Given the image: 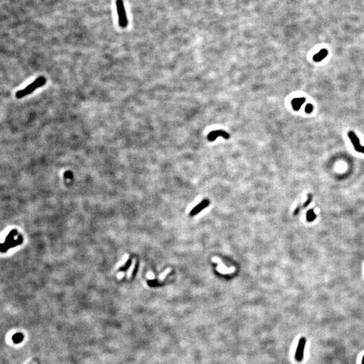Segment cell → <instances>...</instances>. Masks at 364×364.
I'll return each instance as SVG.
<instances>
[{
	"mask_svg": "<svg viewBox=\"0 0 364 364\" xmlns=\"http://www.w3.org/2000/svg\"><path fill=\"white\" fill-rule=\"evenodd\" d=\"M316 219V215L314 213V209H310L306 213V220L309 223L314 221Z\"/></svg>",
	"mask_w": 364,
	"mask_h": 364,
	"instance_id": "obj_9",
	"label": "cell"
},
{
	"mask_svg": "<svg viewBox=\"0 0 364 364\" xmlns=\"http://www.w3.org/2000/svg\"><path fill=\"white\" fill-rule=\"evenodd\" d=\"M212 260L213 262H215V263H217L219 265L218 266L216 267V270L219 272L221 273V274H231V273H233L235 270V268L233 266H231V268H227L225 265L223 264V262L221 260V259L218 258V257H214L213 258Z\"/></svg>",
	"mask_w": 364,
	"mask_h": 364,
	"instance_id": "obj_3",
	"label": "cell"
},
{
	"mask_svg": "<svg viewBox=\"0 0 364 364\" xmlns=\"http://www.w3.org/2000/svg\"><path fill=\"white\" fill-rule=\"evenodd\" d=\"M305 101H306V98H293L292 101H291V105H292L294 110L299 111V109H300L301 105L305 103Z\"/></svg>",
	"mask_w": 364,
	"mask_h": 364,
	"instance_id": "obj_6",
	"label": "cell"
},
{
	"mask_svg": "<svg viewBox=\"0 0 364 364\" xmlns=\"http://www.w3.org/2000/svg\"><path fill=\"white\" fill-rule=\"evenodd\" d=\"M307 199L306 201L304 203V204L301 206V208H306L307 207H308L310 203H311L312 199H313V196H312V195L311 194H307Z\"/></svg>",
	"mask_w": 364,
	"mask_h": 364,
	"instance_id": "obj_11",
	"label": "cell"
},
{
	"mask_svg": "<svg viewBox=\"0 0 364 364\" xmlns=\"http://www.w3.org/2000/svg\"><path fill=\"white\" fill-rule=\"evenodd\" d=\"M328 55V51L323 49L322 50H320L319 52L318 53H316L314 57H313V60H314L315 62H320V61H322L324 59L326 58V56Z\"/></svg>",
	"mask_w": 364,
	"mask_h": 364,
	"instance_id": "obj_7",
	"label": "cell"
},
{
	"mask_svg": "<svg viewBox=\"0 0 364 364\" xmlns=\"http://www.w3.org/2000/svg\"><path fill=\"white\" fill-rule=\"evenodd\" d=\"M306 339H305L304 337H302V338H301L300 340H299L298 347H297V349H296L295 355V360H297V361H298V362H300V361L303 360V359H304V350H305V346H306Z\"/></svg>",
	"mask_w": 364,
	"mask_h": 364,
	"instance_id": "obj_4",
	"label": "cell"
},
{
	"mask_svg": "<svg viewBox=\"0 0 364 364\" xmlns=\"http://www.w3.org/2000/svg\"><path fill=\"white\" fill-rule=\"evenodd\" d=\"M355 151L359 152H361V153H364V146L360 145L357 148H355Z\"/></svg>",
	"mask_w": 364,
	"mask_h": 364,
	"instance_id": "obj_14",
	"label": "cell"
},
{
	"mask_svg": "<svg viewBox=\"0 0 364 364\" xmlns=\"http://www.w3.org/2000/svg\"><path fill=\"white\" fill-rule=\"evenodd\" d=\"M301 208H301V206L299 205L298 207L295 208V211H294L293 215H298V214H299V211H300V210H301Z\"/></svg>",
	"mask_w": 364,
	"mask_h": 364,
	"instance_id": "obj_15",
	"label": "cell"
},
{
	"mask_svg": "<svg viewBox=\"0 0 364 364\" xmlns=\"http://www.w3.org/2000/svg\"><path fill=\"white\" fill-rule=\"evenodd\" d=\"M47 80L43 76H40L34 80V82L31 83L30 84L28 85L27 87L24 88L23 89L18 90V92H16V97L17 98H22L26 97L31 93L33 92L37 88H40L44 86L46 84Z\"/></svg>",
	"mask_w": 364,
	"mask_h": 364,
	"instance_id": "obj_1",
	"label": "cell"
},
{
	"mask_svg": "<svg viewBox=\"0 0 364 364\" xmlns=\"http://www.w3.org/2000/svg\"><path fill=\"white\" fill-rule=\"evenodd\" d=\"M170 272H171V269H169H169H167V270H165V271L164 272H163L162 274H160V276H159V279L160 281H162V280H164L165 278L166 277V276H167V274H169Z\"/></svg>",
	"mask_w": 364,
	"mask_h": 364,
	"instance_id": "obj_12",
	"label": "cell"
},
{
	"mask_svg": "<svg viewBox=\"0 0 364 364\" xmlns=\"http://www.w3.org/2000/svg\"><path fill=\"white\" fill-rule=\"evenodd\" d=\"M218 136H222V137H223L225 139H227V140H228V139L230 138L229 134L226 132L225 131H224V130H219L213 131V132H210L209 134H208V135L207 136V139L208 141L213 142V141H215L216 138H217Z\"/></svg>",
	"mask_w": 364,
	"mask_h": 364,
	"instance_id": "obj_5",
	"label": "cell"
},
{
	"mask_svg": "<svg viewBox=\"0 0 364 364\" xmlns=\"http://www.w3.org/2000/svg\"><path fill=\"white\" fill-rule=\"evenodd\" d=\"M313 109H314V107L312 105V104H307V105L306 106V108H305V111L307 113H311Z\"/></svg>",
	"mask_w": 364,
	"mask_h": 364,
	"instance_id": "obj_13",
	"label": "cell"
},
{
	"mask_svg": "<svg viewBox=\"0 0 364 364\" xmlns=\"http://www.w3.org/2000/svg\"><path fill=\"white\" fill-rule=\"evenodd\" d=\"M116 9L118 16L119 25L122 28L126 27L128 25V19L126 12H125L124 4L123 0H117L116 1Z\"/></svg>",
	"mask_w": 364,
	"mask_h": 364,
	"instance_id": "obj_2",
	"label": "cell"
},
{
	"mask_svg": "<svg viewBox=\"0 0 364 364\" xmlns=\"http://www.w3.org/2000/svg\"><path fill=\"white\" fill-rule=\"evenodd\" d=\"M361 364H364V355L362 358V361H361Z\"/></svg>",
	"mask_w": 364,
	"mask_h": 364,
	"instance_id": "obj_16",
	"label": "cell"
},
{
	"mask_svg": "<svg viewBox=\"0 0 364 364\" xmlns=\"http://www.w3.org/2000/svg\"><path fill=\"white\" fill-rule=\"evenodd\" d=\"M348 136H349V138H350L351 141V142L353 144V146H354L355 149L357 148V147L360 146V140H359L357 135H356L354 132L350 131V132H349V133H348Z\"/></svg>",
	"mask_w": 364,
	"mask_h": 364,
	"instance_id": "obj_8",
	"label": "cell"
},
{
	"mask_svg": "<svg viewBox=\"0 0 364 364\" xmlns=\"http://www.w3.org/2000/svg\"><path fill=\"white\" fill-rule=\"evenodd\" d=\"M201 201H202V198H201V196H199L198 198L196 199L195 201H194L192 203V204H190L188 206V208H187V209H186V212L188 213L190 212V211L193 209V208L196 207L197 205H198Z\"/></svg>",
	"mask_w": 364,
	"mask_h": 364,
	"instance_id": "obj_10",
	"label": "cell"
}]
</instances>
